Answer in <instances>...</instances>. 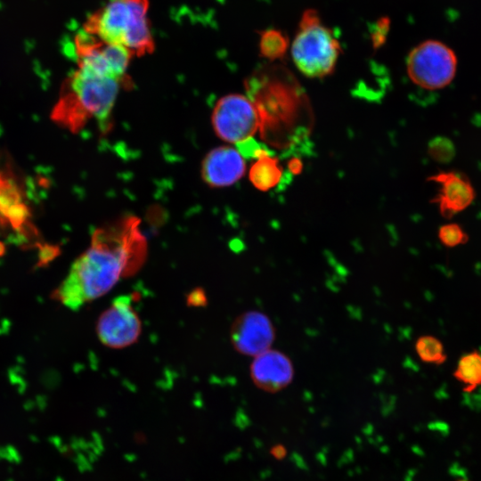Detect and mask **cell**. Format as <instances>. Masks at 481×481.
Masks as SVG:
<instances>
[{"label": "cell", "mask_w": 481, "mask_h": 481, "mask_svg": "<svg viewBox=\"0 0 481 481\" xmlns=\"http://www.w3.org/2000/svg\"><path fill=\"white\" fill-rule=\"evenodd\" d=\"M102 51L106 58L115 78L122 80L129 61L134 55L131 51L121 45L103 43Z\"/></svg>", "instance_id": "cell-16"}, {"label": "cell", "mask_w": 481, "mask_h": 481, "mask_svg": "<svg viewBox=\"0 0 481 481\" xmlns=\"http://www.w3.org/2000/svg\"><path fill=\"white\" fill-rule=\"evenodd\" d=\"M275 329L270 318L257 310L246 311L235 318L230 328V341L236 352L255 357L271 348Z\"/></svg>", "instance_id": "cell-9"}, {"label": "cell", "mask_w": 481, "mask_h": 481, "mask_svg": "<svg viewBox=\"0 0 481 481\" xmlns=\"http://www.w3.org/2000/svg\"><path fill=\"white\" fill-rule=\"evenodd\" d=\"M415 350L420 359L427 363L441 364L446 360L442 342L430 335L420 337L416 340Z\"/></svg>", "instance_id": "cell-17"}, {"label": "cell", "mask_w": 481, "mask_h": 481, "mask_svg": "<svg viewBox=\"0 0 481 481\" xmlns=\"http://www.w3.org/2000/svg\"><path fill=\"white\" fill-rule=\"evenodd\" d=\"M249 375L257 387L268 393H276L291 383L294 367L286 354L270 348L253 357Z\"/></svg>", "instance_id": "cell-10"}, {"label": "cell", "mask_w": 481, "mask_h": 481, "mask_svg": "<svg viewBox=\"0 0 481 481\" xmlns=\"http://www.w3.org/2000/svg\"><path fill=\"white\" fill-rule=\"evenodd\" d=\"M428 151L433 159L441 163L449 162L456 153L454 144L445 137H436L430 141Z\"/></svg>", "instance_id": "cell-18"}, {"label": "cell", "mask_w": 481, "mask_h": 481, "mask_svg": "<svg viewBox=\"0 0 481 481\" xmlns=\"http://www.w3.org/2000/svg\"><path fill=\"white\" fill-rule=\"evenodd\" d=\"M289 38L285 33L275 29H268L260 33V55L269 61L281 59L288 49Z\"/></svg>", "instance_id": "cell-15"}, {"label": "cell", "mask_w": 481, "mask_h": 481, "mask_svg": "<svg viewBox=\"0 0 481 481\" xmlns=\"http://www.w3.org/2000/svg\"><path fill=\"white\" fill-rule=\"evenodd\" d=\"M455 379L463 384L464 391L473 392L481 386V354L472 351L463 355L453 373Z\"/></svg>", "instance_id": "cell-14"}, {"label": "cell", "mask_w": 481, "mask_h": 481, "mask_svg": "<svg viewBox=\"0 0 481 481\" xmlns=\"http://www.w3.org/2000/svg\"><path fill=\"white\" fill-rule=\"evenodd\" d=\"M120 82L78 68L65 82L52 118L72 132L79 131L91 118L104 126L114 106Z\"/></svg>", "instance_id": "cell-3"}, {"label": "cell", "mask_w": 481, "mask_h": 481, "mask_svg": "<svg viewBox=\"0 0 481 481\" xmlns=\"http://www.w3.org/2000/svg\"><path fill=\"white\" fill-rule=\"evenodd\" d=\"M428 180L439 185L438 193L433 199L441 215L451 218L466 209L474 200L476 193L469 177L458 171H442Z\"/></svg>", "instance_id": "cell-11"}, {"label": "cell", "mask_w": 481, "mask_h": 481, "mask_svg": "<svg viewBox=\"0 0 481 481\" xmlns=\"http://www.w3.org/2000/svg\"><path fill=\"white\" fill-rule=\"evenodd\" d=\"M145 248L135 216L99 228L51 298L67 308L79 309L110 292L124 274L135 270Z\"/></svg>", "instance_id": "cell-1"}, {"label": "cell", "mask_w": 481, "mask_h": 481, "mask_svg": "<svg viewBox=\"0 0 481 481\" xmlns=\"http://www.w3.org/2000/svg\"><path fill=\"white\" fill-rule=\"evenodd\" d=\"M438 238L441 243L449 248L464 244L469 236L458 224H446L438 230Z\"/></svg>", "instance_id": "cell-19"}, {"label": "cell", "mask_w": 481, "mask_h": 481, "mask_svg": "<svg viewBox=\"0 0 481 481\" xmlns=\"http://www.w3.org/2000/svg\"><path fill=\"white\" fill-rule=\"evenodd\" d=\"M340 53L339 42L317 11L306 10L291 45L292 59L299 71L308 77H324L333 72Z\"/></svg>", "instance_id": "cell-5"}, {"label": "cell", "mask_w": 481, "mask_h": 481, "mask_svg": "<svg viewBox=\"0 0 481 481\" xmlns=\"http://www.w3.org/2000/svg\"><path fill=\"white\" fill-rule=\"evenodd\" d=\"M149 0H110L86 21L83 30L106 44L121 45L134 55L153 53L147 13Z\"/></svg>", "instance_id": "cell-4"}, {"label": "cell", "mask_w": 481, "mask_h": 481, "mask_svg": "<svg viewBox=\"0 0 481 481\" xmlns=\"http://www.w3.org/2000/svg\"><path fill=\"white\" fill-rule=\"evenodd\" d=\"M294 77L279 66L254 75L246 82L249 98L259 117L261 137L281 147L298 135L303 108L301 91Z\"/></svg>", "instance_id": "cell-2"}, {"label": "cell", "mask_w": 481, "mask_h": 481, "mask_svg": "<svg viewBox=\"0 0 481 481\" xmlns=\"http://www.w3.org/2000/svg\"><path fill=\"white\" fill-rule=\"evenodd\" d=\"M302 164L298 159L290 160L289 169L292 174H298L301 171Z\"/></svg>", "instance_id": "cell-22"}, {"label": "cell", "mask_w": 481, "mask_h": 481, "mask_svg": "<svg viewBox=\"0 0 481 481\" xmlns=\"http://www.w3.org/2000/svg\"><path fill=\"white\" fill-rule=\"evenodd\" d=\"M236 150L244 159H257L265 153H271L270 151L258 143L253 137L236 143Z\"/></svg>", "instance_id": "cell-20"}, {"label": "cell", "mask_w": 481, "mask_h": 481, "mask_svg": "<svg viewBox=\"0 0 481 481\" xmlns=\"http://www.w3.org/2000/svg\"><path fill=\"white\" fill-rule=\"evenodd\" d=\"M459 481H467V480H459Z\"/></svg>", "instance_id": "cell-23"}, {"label": "cell", "mask_w": 481, "mask_h": 481, "mask_svg": "<svg viewBox=\"0 0 481 481\" xmlns=\"http://www.w3.org/2000/svg\"><path fill=\"white\" fill-rule=\"evenodd\" d=\"M282 177V168L272 153H265L258 157L249 170V180L260 191L273 188Z\"/></svg>", "instance_id": "cell-13"}, {"label": "cell", "mask_w": 481, "mask_h": 481, "mask_svg": "<svg viewBox=\"0 0 481 481\" xmlns=\"http://www.w3.org/2000/svg\"><path fill=\"white\" fill-rule=\"evenodd\" d=\"M245 159L234 148L217 147L209 151L201 166L203 180L211 187H226L239 181L245 173Z\"/></svg>", "instance_id": "cell-12"}, {"label": "cell", "mask_w": 481, "mask_h": 481, "mask_svg": "<svg viewBox=\"0 0 481 481\" xmlns=\"http://www.w3.org/2000/svg\"><path fill=\"white\" fill-rule=\"evenodd\" d=\"M406 69L415 85L428 90L442 89L455 77L457 58L442 42L427 40L410 52Z\"/></svg>", "instance_id": "cell-6"}, {"label": "cell", "mask_w": 481, "mask_h": 481, "mask_svg": "<svg viewBox=\"0 0 481 481\" xmlns=\"http://www.w3.org/2000/svg\"><path fill=\"white\" fill-rule=\"evenodd\" d=\"M95 330L100 342L113 349L135 344L142 333V321L129 296H119L100 314Z\"/></svg>", "instance_id": "cell-8"}, {"label": "cell", "mask_w": 481, "mask_h": 481, "mask_svg": "<svg viewBox=\"0 0 481 481\" xmlns=\"http://www.w3.org/2000/svg\"><path fill=\"white\" fill-rule=\"evenodd\" d=\"M212 125L216 135L231 143L251 138L259 129V117L252 101L241 94L220 98L213 110Z\"/></svg>", "instance_id": "cell-7"}, {"label": "cell", "mask_w": 481, "mask_h": 481, "mask_svg": "<svg viewBox=\"0 0 481 481\" xmlns=\"http://www.w3.org/2000/svg\"><path fill=\"white\" fill-rule=\"evenodd\" d=\"M272 454L274 458L281 460L286 455V449L282 445H276L272 449Z\"/></svg>", "instance_id": "cell-21"}]
</instances>
